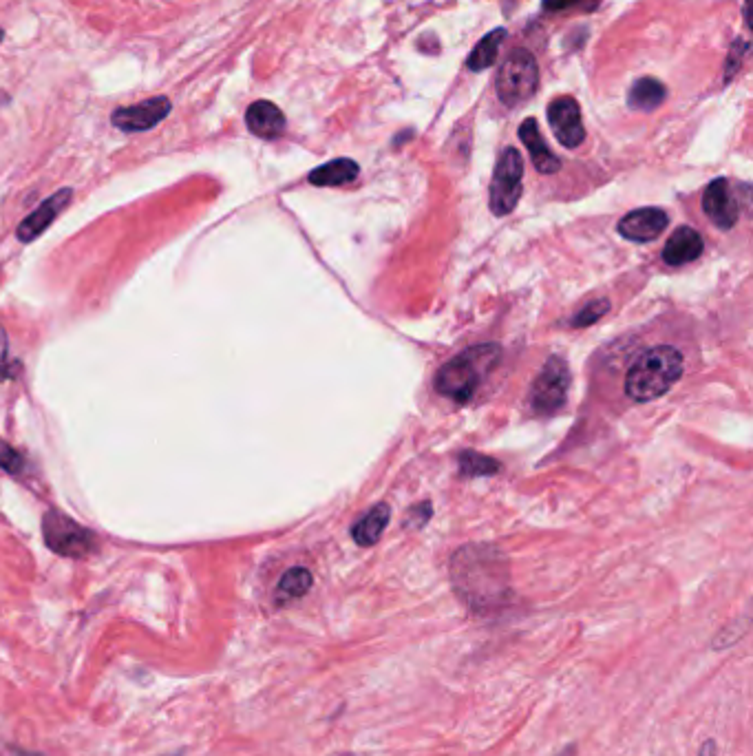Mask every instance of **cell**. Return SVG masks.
Returning <instances> with one entry per match:
<instances>
[{"label":"cell","mask_w":753,"mask_h":756,"mask_svg":"<svg viewBox=\"0 0 753 756\" xmlns=\"http://www.w3.org/2000/svg\"><path fill=\"white\" fill-rule=\"evenodd\" d=\"M502 359V348L495 343H480L475 348L464 350L453 361L440 367L436 374L438 394L451 398L455 403H469L484 376L493 372V367Z\"/></svg>","instance_id":"6da1fadb"},{"label":"cell","mask_w":753,"mask_h":756,"mask_svg":"<svg viewBox=\"0 0 753 756\" xmlns=\"http://www.w3.org/2000/svg\"><path fill=\"white\" fill-rule=\"evenodd\" d=\"M683 354L672 345H656L643 352L630 367L625 378V394L636 403H648L672 390V385L683 376Z\"/></svg>","instance_id":"7a4b0ae2"},{"label":"cell","mask_w":753,"mask_h":756,"mask_svg":"<svg viewBox=\"0 0 753 756\" xmlns=\"http://www.w3.org/2000/svg\"><path fill=\"white\" fill-rule=\"evenodd\" d=\"M453 584L475 613L495 611L508 600L504 571L500 566H493V562L458 560L453 566Z\"/></svg>","instance_id":"3957f363"},{"label":"cell","mask_w":753,"mask_h":756,"mask_svg":"<svg viewBox=\"0 0 753 756\" xmlns=\"http://www.w3.org/2000/svg\"><path fill=\"white\" fill-rule=\"evenodd\" d=\"M539 65L528 49H513L495 78L497 98L506 107H519L537 93Z\"/></svg>","instance_id":"277c9868"},{"label":"cell","mask_w":753,"mask_h":756,"mask_svg":"<svg viewBox=\"0 0 753 756\" xmlns=\"http://www.w3.org/2000/svg\"><path fill=\"white\" fill-rule=\"evenodd\" d=\"M42 535H45V542L51 551H56L58 555H65V558H89L91 553L98 549V538L95 533L89 529H84L82 524L76 520H71L65 516L62 511L51 509L45 513V520H42Z\"/></svg>","instance_id":"5b68a950"},{"label":"cell","mask_w":753,"mask_h":756,"mask_svg":"<svg viewBox=\"0 0 753 756\" xmlns=\"http://www.w3.org/2000/svg\"><path fill=\"white\" fill-rule=\"evenodd\" d=\"M522 177H524V160L517 149H506L495 166L493 184H491V210L497 215L513 213L519 197H522Z\"/></svg>","instance_id":"8992f818"},{"label":"cell","mask_w":753,"mask_h":756,"mask_svg":"<svg viewBox=\"0 0 753 756\" xmlns=\"http://www.w3.org/2000/svg\"><path fill=\"white\" fill-rule=\"evenodd\" d=\"M570 387V370L564 359L553 356L539 372L537 381L530 392V401L539 414H555L559 407H564Z\"/></svg>","instance_id":"52a82bcc"},{"label":"cell","mask_w":753,"mask_h":756,"mask_svg":"<svg viewBox=\"0 0 753 756\" xmlns=\"http://www.w3.org/2000/svg\"><path fill=\"white\" fill-rule=\"evenodd\" d=\"M548 122L555 138L566 149H577L586 140V126L581 120V107L575 98L561 96L548 104Z\"/></svg>","instance_id":"ba28073f"},{"label":"cell","mask_w":753,"mask_h":756,"mask_svg":"<svg viewBox=\"0 0 753 756\" xmlns=\"http://www.w3.org/2000/svg\"><path fill=\"white\" fill-rule=\"evenodd\" d=\"M171 109H173L171 100H168L166 96H155L144 102L131 104V107L115 109L111 115V122L124 133H140V131L153 129V126L166 120Z\"/></svg>","instance_id":"9c48e42d"},{"label":"cell","mask_w":753,"mask_h":756,"mask_svg":"<svg viewBox=\"0 0 753 756\" xmlns=\"http://www.w3.org/2000/svg\"><path fill=\"white\" fill-rule=\"evenodd\" d=\"M703 208L707 217L712 219L718 228L729 230L736 226L740 204L734 186L729 184V180H714L707 186V191L703 195Z\"/></svg>","instance_id":"30bf717a"},{"label":"cell","mask_w":753,"mask_h":756,"mask_svg":"<svg viewBox=\"0 0 753 756\" xmlns=\"http://www.w3.org/2000/svg\"><path fill=\"white\" fill-rule=\"evenodd\" d=\"M667 213L661 208H639L625 215L619 222V233L630 239L645 244V241H654L663 230L667 228Z\"/></svg>","instance_id":"8fae6325"},{"label":"cell","mask_w":753,"mask_h":756,"mask_svg":"<svg viewBox=\"0 0 753 756\" xmlns=\"http://www.w3.org/2000/svg\"><path fill=\"white\" fill-rule=\"evenodd\" d=\"M71 197H73L71 188H62V191H58L56 195L45 199V202H42L34 213H31L25 222L16 228V237L20 241H25V244L34 241L38 235L45 233V230L53 224V219H56L62 210L69 206Z\"/></svg>","instance_id":"7c38bea8"},{"label":"cell","mask_w":753,"mask_h":756,"mask_svg":"<svg viewBox=\"0 0 753 756\" xmlns=\"http://www.w3.org/2000/svg\"><path fill=\"white\" fill-rule=\"evenodd\" d=\"M246 124L250 133L261 140H277L285 131V115L270 100H257L246 111Z\"/></svg>","instance_id":"4fadbf2b"},{"label":"cell","mask_w":753,"mask_h":756,"mask_svg":"<svg viewBox=\"0 0 753 756\" xmlns=\"http://www.w3.org/2000/svg\"><path fill=\"white\" fill-rule=\"evenodd\" d=\"M519 140L524 142V146L530 153V160H533V164H535L539 173L553 175V173L559 171V168H561L559 157H555V153L548 149L546 140L542 138V133H539V126H537L535 118H528V120H524L522 126H519Z\"/></svg>","instance_id":"5bb4252c"},{"label":"cell","mask_w":753,"mask_h":756,"mask_svg":"<svg viewBox=\"0 0 753 756\" xmlns=\"http://www.w3.org/2000/svg\"><path fill=\"white\" fill-rule=\"evenodd\" d=\"M703 248H705L703 237L698 235L694 228L683 226V228H678L670 239H667V244L663 248V259H665V264H670V266H685L689 264V261L701 257Z\"/></svg>","instance_id":"9a60e30c"},{"label":"cell","mask_w":753,"mask_h":756,"mask_svg":"<svg viewBox=\"0 0 753 756\" xmlns=\"http://www.w3.org/2000/svg\"><path fill=\"white\" fill-rule=\"evenodd\" d=\"M360 173V168L354 160H347V157H341V160H334V162H327L323 166L314 168V171L310 173V184L314 186H343V184H349L354 182L356 177Z\"/></svg>","instance_id":"2e32d148"},{"label":"cell","mask_w":753,"mask_h":756,"mask_svg":"<svg viewBox=\"0 0 753 756\" xmlns=\"http://www.w3.org/2000/svg\"><path fill=\"white\" fill-rule=\"evenodd\" d=\"M665 98H667V89L663 87V82H659L656 78H641L630 87L628 107L634 111L648 113V111L659 109Z\"/></svg>","instance_id":"e0dca14e"},{"label":"cell","mask_w":753,"mask_h":756,"mask_svg":"<svg viewBox=\"0 0 753 756\" xmlns=\"http://www.w3.org/2000/svg\"><path fill=\"white\" fill-rule=\"evenodd\" d=\"M389 518H391L389 504H385V502L376 504V507L371 509L365 518H360L356 527L352 529L356 544H360V546L376 544L380 540V535H383V531L387 529Z\"/></svg>","instance_id":"ac0fdd59"},{"label":"cell","mask_w":753,"mask_h":756,"mask_svg":"<svg viewBox=\"0 0 753 756\" xmlns=\"http://www.w3.org/2000/svg\"><path fill=\"white\" fill-rule=\"evenodd\" d=\"M506 40V29L497 27L491 34H486L480 42H477L475 49L471 51V56L466 58V67L471 71H484L491 69L495 65L497 56H500V47Z\"/></svg>","instance_id":"d6986e66"},{"label":"cell","mask_w":753,"mask_h":756,"mask_svg":"<svg viewBox=\"0 0 753 756\" xmlns=\"http://www.w3.org/2000/svg\"><path fill=\"white\" fill-rule=\"evenodd\" d=\"M312 573L303 569V566H296V569H290L281 577L279 588H277V602L279 604H288L292 600H299L307 591L312 588Z\"/></svg>","instance_id":"ffe728a7"},{"label":"cell","mask_w":753,"mask_h":756,"mask_svg":"<svg viewBox=\"0 0 753 756\" xmlns=\"http://www.w3.org/2000/svg\"><path fill=\"white\" fill-rule=\"evenodd\" d=\"M460 467H462V474L466 476H489L500 469V465H497L495 460L486 458L482 454H475V451H466V454L460 456Z\"/></svg>","instance_id":"44dd1931"},{"label":"cell","mask_w":753,"mask_h":756,"mask_svg":"<svg viewBox=\"0 0 753 756\" xmlns=\"http://www.w3.org/2000/svg\"><path fill=\"white\" fill-rule=\"evenodd\" d=\"M608 310H610V301H606V299L592 301L577 314L575 319H572V325H575V328H586V325L597 323Z\"/></svg>","instance_id":"7402d4cb"},{"label":"cell","mask_w":753,"mask_h":756,"mask_svg":"<svg viewBox=\"0 0 753 756\" xmlns=\"http://www.w3.org/2000/svg\"><path fill=\"white\" fill-rule=\"evenodd\" d=\"M601 0H544L546 12H595Z\"/></svg>","instance_id":"603a6c76"},{"label":"cell","mask_w":753,"mask_h":756,"mask_svg":"<svg viewBox=\"0 0 753 756\" xmlns=\"http://www.w3.org/2000/svg\"><path fill=\"white\" fill-rule=\"evenodd\" d=\"M18 372V363L9 359V341L5 328L0 325V381H7V378H14Z\"/></svg>","instance_id":"cb8c5ba5"},{"label":"cell","mask_w":753,"mask_h":756,"mask_svg":"<svg viewBox=\"0 0 753 756\" xmlns=\"http://www.w3.org/2000/svg\"><path fill=\"white\" fill-rule=\"evenodd\" d=\"M23 467H25V458L9 445L0 443V469H5L7 474H20Z\"/></svg>","instance_id":"d4e9b609"},{"label":"cell","mask_w":753,"mask_h":756,"mask_svg":"<svg viewBox=\"0 0 753 756\" xmlns=\"http://www.w3.org/2000/svg\"><path fill=\"white\" fill-rule=\"evenodd\" d=\"M747 51H749V42H745V40H736L734 42V47H731V54H729V60H727V80L740 69V62H742V58L747 56Z\"/></svg>","instance_id":"484cf974"},{"label":"cell","mask_w":753,"mask_h":756,"mask_svg":"<svg viewBox=\"0 0 753 756\" xmlns=\"http://www.w3.org/2000/svg\"><path fill=\"white\" fill-rule=\"evenodd\" d=\"M698 756H716V743L712 739L705 741V745L701 748V752H698Z\"/></svg>","instance_id":"4316f807"},{"label":"cell","mask_w":753,"mask_h":756,"mask_svg":"<svg viewBox=\"0 0 753 756\" xmlns=\"http://www.w3.org/2000/svg\"><path fill=\"white\" fill-rule=\"evenodd\" d=\"M579 754V748H577V743H568L566 745V748L564 750H561L557 756H577Z\"/></svg>","instance_id":"83f0119b"},{"label":"cell","mask_w":753,"mask_h":756,"mask_svg":"<svg viewBox=\"0 0 753 756\" xmlns=\"http://www.w3.org/2000/svg\"><path fill=\"white\" fill-rule=\"evenodd\" d=\"M5 38V31L3 29H0V40H3Z\"/></svg>","instance_id":"f1b7e54d"},{"label":"cell","mask_w":753,"mask_h":756,"mask_svg":"<svg viewBox=\"0 0 753 756\" xmlns=\"http://www.w3.org/2000/svg\"><path fill=\"white\" fill-rule=\"evenodd\" d=\"M334 756H354V754H334Z\"/></svg>","instance_id":"f546056e"},{"label":"cell","mask_w":753,"mask_h":756,"mask_svg":"<svg viewBox=\"0 0 753 756\" xmlns=\"http://www.w3.org/2000/svg\"><path fill=\"white\" fill-rule=\"evenodd\" d=\"M168 756H179V754H168Z\"/></svg>","instance_id":"4dcf8cb0"}]
</instances>
